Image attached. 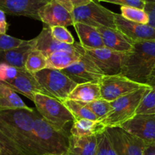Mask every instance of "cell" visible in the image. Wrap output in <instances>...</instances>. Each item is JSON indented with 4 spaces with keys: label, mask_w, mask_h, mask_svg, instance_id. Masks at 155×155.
<instances>
[{
    "label": "cell",
    "mask_w": 155,
    "mask_h": 155,
    "mask_svg": "<svg viewBox=\"0 0 155 155\" xmlns=\"http://www.w3.org/2000/svg\"><path fill=\"white\" fill-rule=\"evenodd\" d=\"M33 110H0V155H39Z\"/></svg>",
    "instance_id": "obj_1"
},
{
    "label": "cell",
    "mask_w": 155,
    "mask_h": 155,
    "mask_svg": "<svg viewBox=\"0 0 155 155\" xmlns=\"http://www.w3.org/2000/svg\"><path fill=\"white\" fill-rule=\"evenodd\" d=\"M155 69V41L133 42L124 53L120 75L142 84H148Z\"/></svg>",
    "instance_id": "obj_2"
},
{
    "label": "cell",
    "mask_w": 155,
    "mask_h": 155,
    "mask_svg": "<svg viewBox=\"0 0 155 155\" xmlns=\"http://www.w3.org/2000/svg\"><path fill=\"white\" fill-rule=\"evenodd\" d=\"M33 134L39 155L65 154L70 134L65 130H57L35 112Z\"/></svg>",
    "instance_id": "obj_3"
},
{
    "label": "cell",
    "mask_w": 155,
    "mask_h": 155,
    "mask_svg": "<svg viewBox=\"0 0 155 155\" xmlns=\"http://www.w3.org/2000/svg\"><path fill=\"white\" fill-rule=\"evenodd\" d=\"M152 86L139 89L126 96L111 101V110L105 118L101 121L106 128L121 127L125 123L133 119L136 115V110L145 94Z\"/></svg>",
    "instance_id": "obj_4"
},
{
    "label": "cell",
    "mask_w": 155,
    "mask_h": 155,
    "mask_svg": "<svg viewBox=\"0 0 155 155\" xmlns=\"http://www.w3.org/2000/svg\"><path fill=\"white\" fill-rule=\"evenodd\" d=\"M33 103L39 115L57 130H65L67 124L75 121V118L63 102L53 97L37 93Z\"/></svg>",
    "instance_id": "obj_5"
},
{
    "label": "cell",
    "mask_w": 155,
    "mask_h": 155,
    "mask_svg": "<svg viewBox=\"0 0 155 155\" xmlns=\"http://www.w3.org/2000/svg\"><path fill=\"white\" fill-rule=\"evenodd\" d=\"M34 77L45 95L62 102L68 99L70 94L77 86V83L59 70L45 68L35 74Z\"/></svg>",
    "instance_id": "obj_6"
},
{
    "label": "cell",
    "mask_w": 155,
    "mask_h": 155,
    "mask_svg": "<svg viewBox=\"0 0 155 155\" xmlns=\"http://www.w3.org/2000/svg\"><path fill=\"white\" fill-rule=\"evenodd\" d=\"M114 12L96 2L95 0L86 5L77 8L72 12L74 24L83 23L94 27H107L117 29Z\"/></svg>",
    "instance_id": "obj_7"
},
{
    "label": "cell",
    "mask_w": 155,
    "mask_h": 155,
    "mask_svg": "<svg viewBox=\"0 0 155 155\" xmlns=\"http://www.w3.org/2000/svg\"><path fill=\"white\" fill-rule=\"evenodd\" d=\"M106 133L118 155H146V143L122 127L107 128Z\"/></svg>",
    "instance_id": "obj_8"
},
{
    "label": "cell",
    "mask_w": 155,
    "mask_h": 155,
    "mask_svg": "<svg viewBox=\"0 0 155 155\" xmlns=\"http://www.w3.org/2000/svg\"><path fill=\"white\" fill-rule=\"evenodd\" d=\"M101 98L110 102L150 86L133 81L124 76H104L99 83Z\"/></svg>",
    "instance_id": "obj_9"
},
{
    "label": "cell",
    "mask_w": 155,
    "mask_h": 155,
    "mask_svg": "<svg viewBox=\"0 0 155 155\" xmlns=\"http://www.w3.org/2000/svg\"><path fill=\"white\" fill-rule=\"evenodd\" d=\"M61 71L77 85L88 83L99 84L104 76L102 71L86 52L81 56L78 61L61 70Z\"/></svg>",
    "instance_id": "obj_10"
},
{
    "label": "cell",
    "mask_w": 155,
    "mask_h": 155,
    "mask_svg": "<svg viewBox=\"0 0 155 155\" xmlns=\"http://www.w3.org/2000/svg\"><path fill=\"white\" fill-rule=\"evenodd\" d=\"M85 51L104 76L120 74L124 53L117 52L105 47L95 49L85 48Z\"/></svg>",
    "instance_id": "obj_11"
},
{
    "label": "cell",
    "mask_w": 155,
    "mask_h": 155,
    "mask_svg": "<svg viewBox=\"0 0 155 155\" xmlns=\"http://www.w3.org/2000/svg\"><path fill=\"white\" fill-rule=\"evenodd\" d=\"M121 127L142 139L147 145H155V114L136 115Z\"/></svg>",
    "instance_id": "obj_12"
},
{
    "label": "cell",
    "mask_w": 155,
    "mask_h": 155,
    "mask_svg": "<svg viewBox=\"0 0 155 155\" xmlns=\"http://www.w3.org/2000/svg\"><path fill=\"white\" fill-rule=\"evenodd\" d=\"M39 20L49 27L55 26L69 27L74 25L72 13L68 12L55 0H50L39 11Z\"/></svg>",
    "instance_id": "obj_13"
},
{
    "label": "cell",
    "mask_w": 155,
    "mask_h": 155,
    "mask_svg": "<svg viewBox=\"0 0 155 155\" xmlns=\"http://www.w3.org/2000/svg\"><path fill=\"white\" fill-rule=\"evenodd\" d=\"M50 0H0V10L13 16H24L40 21L39 11Z\"/></svg>",
    "instance_id": "obj_14"
},
{
    "label": "cell",
    "mask_w": 155,
    "mask_h": 155,
    "mask_svg": "<svg viewBox=\"0 0 155 155\" xmlns=\"http://www.w3.org/2000/svg\"><path fill=\"white\" fill-rule=\"evenodd\" d=\"M115 24L117 30L125 34L133 42L155 41V28L148 25L133 22L115 13Z\"/></svg>",
    "instance_id": "obj_15"
},
{
    "label": "cell",
    "mask_w": 155,
    "mask_h": 155,
    "mask_svg": "<svg viewBox=\"0 0 155 155\" xmlns=\"http://www.w3.org/2000/svg\"><path fill=\"white\" fill-rule=\"evenodd\" d=\"M32 40L34 49L42 51L46 57L57 51H76L83 48L80 43L68 45L58 42L51 36V28L46 25H44L40 33Z\"/></svg>",
    "instance_id": "obj_16"
},
{
    "label": "cell",
    "mask_w": 155,
    "mask_h": 155,
    "mask_svg": "<svg viewBox=\"0 0 155 155\" xmlns=\"http://www.w3.org/2000/svg\"><path fill=\"white\" fill-rule=\"evenodd\" d=\"M13 89L17 93L27 97L33 102L36 94H44L43 90L36 80L34 74H30L25 68L21 70L19 74L15 79L4 82Z\"/></svg>",
    "instance_id": "obj_17"
},
{
    "label": "cell",
    "mask_w": 155,
    "mask_h": 155,
    "mask_svg": "<svg viewBox=\"0 0 155 155\" xmlns=\"http://www.w3.org/2000/svg\"><path fill=\"white\" fill-rule=\"evenodd\" d=\"M97 30L102 37L105 48L121 53L128 52L133 48V41L117 29L98 27Z\"/></svg>",
    "instance_id": "obj_18"
},
{
    "label": "cell",
    "mask_w": 155,
    "mask_h": 155,
    "mask_svg": "<svg viewBox=\"0 0 155 155\" xmlns=\"http://www.w3.org/2000/svg\"><path fill=\"white\" fill-rule=\"evenodd\" d=\"M34 48L32 39L26 40L24 44L16 48L0 51V64L23 69L29 54Z\"/></svg>",
    "instance_id": "obj_19"
},
{
    "label": "cell",
    "mask_w": 155,
    "mask_h": 155,
    "mask_svg": "<svg viewBox=\"0 0 155 155\" xmlns=\"http://www.w3.org/2000/svg\"><path fill=\"white\" fill-rule=\"evenodd\" d=\"M80 39V43L86 49L104 48L102 37L96 27L83 23H76L74 25Z\"/></svg>",
    "instance_id": "obj_20"
},
{
    "label": "cell",
    "mask_w": 155,
    "mask_h": 155,
    "mask_svg": "<svg viewBox=\"0 0 155 155\" xmlns=\"http://www.w3.org/2000/svg\"><path fill=\"white\" fill-rule=\"evenodd\" d=\"M98 146L97 136L75 137L70 135L66 155H95Z\"/></svg>",
    "instance_id": "obj_21"
},
{
    "label": "cell",
    "mask_w": 155,
    "mask_h": 155,
    "mask_svg": "<svg viewBox=\"0 0 155 155\" xmlns=\"http://www.w3.org/2000/svg\"><path fill=\"white\" fill-rule=\"evenodd\" d=\"M33 110L24 102L13 89L4 82H0V110Z\"/></svg>",
    "instance_id": "obj_22"
},
{
    "label": "cell",
    "mask_w": 155,
    "mask_h": 155,
    "mask_svg": "<svg viewBox=\"0 0 155 155\" xmlns=\"http://www.w3.org/2000/svg\"><path fill=\"white\" fill-rule=\"evenodd\" d=\"M85 51L83 48L76 51H57L47 56V68L61 71L78 61Z\"/></svg>",
    "instance_id": "obj_23"
},
{
    "label": "cell",
    "mask_w": 155,
    "mask_h": 155,
    "mask_svg": "<svg viewBox=\"0 0 155 155\" xmlns=\"http://www.w3.org/2000/svg\"><path fill=\"white\" fill-rule=\"evenodd\" d=\"M101 98V88L98 83H88L78 84L70 94L68 99L89 103Z\"/></svg>",
    "instance_id": "obj_24"
},
{
    "label": "cell",
    "mask_w": 155,
    "mask_h": 155,
    "mask_svg": "<svg viewBox=\"0 0 155 155\" xmlns=\"http://www.w3.org/2000/svg\"><path fill=\"white\" fill-rule=\"evenodd\" d=\"M106 127L99 121L88 119L75 120L73 123L70 135L75 137L97 136L106 130Z\"/></svg>",
    "instance_id": "obj_25"
},
{
    "label": "cell",
    "mask_w": 155,
    "mask_h": 155,
    "mask_svg": "<svg viewBox=\"0 0 155 155\" xmlns=\"http://www.w3.org/2000/svg\"><path fill=\"white\" fill-rule=\"evenodd\" d=\"M63 104L71 111L74 117L75 118V120L88 119L98 121L96 116L86 105V103L75 101V100L67 99L63 101Z\"/></svg>",
    "instance_id": "obj_26"
},
{
    "label": "cell",
    "mask_w": 155,
    "mask_h": 155,
    "mask_svg": "<svg viewBox=\"0 0 155 155\" xmlns=\"http://www.w3.org/2000/svg\"><path fill=\"white\" fill-rule=\"evenodd\" d=\"M48 67L47 57L42 52L33 48L29 54L24 68L30 74H35Z\"/></svg>",
    "instance_id": "obj_27"
},
{
    "label": "cell",
    "mask_w": 155,
    "mask_h": 155,
    "mask_svg": "<svg viewBox=\"0 0 155 155\" xmlns=\"http://www.w3.org/2000/svg\"><path fill=\"white\" fill-rule=\"evenodd\" d=\"M120 12L122 17L130 21L142 24H148L149 23V17L145 9L120 6Z\"/></svg>",
    "instance_id": "obj_28"
},
{
    "label": "cell",
    "mask_w": 155,
    "mask_h": 155,
    "mask_svg": "<svg viewBox=\"0 0 155 155\" xmlns=\"http://www.w3.org/2000/svg\"><path fill=\"white\" fill-rule=\"evenodd\" d=\"M86 105L96 116L99 122L102 121L111 110V104L110 101H106L102 98L92 102L86 103Z\"/></svg>",
    "instance_id": "obj_29"
},
{
    "label": "cell",
    "mask_w": 155,
    "mask_h": 155,
    "mask_svg": "<svg viewBox=\"0 0 155 155\" xmlns=\"http://www.w3.org/2000/svg\"><path fill=\"white\" fill-rule=\"evenodd\" d=\"M139 114H155V88L153 86L143 97L136 110V115Z\"/></svg>",
    "instance_id": "obj_30"
},
{
    "label": "cell",
    "mask_w": 155,
    "mask_h": 155,
    "mask_svg": "<svg viewBox=\"0 0 155 155\" xmlns=\"http://www.w3.org/2000/svg\"><path fill=\"white\" fill-rule=\"evenodd\" d=\"M50 28H51V36L58 42L68 44V45H73L75 43L74 36L67 29V27H61V26H55V27H50Z\"/></svg>",
    "instance_id": "obj_31"
},
{
    "label": "cell",
    "mask_w": 155,
    "mask_h": 155,
    "mask_svg": "<svg viewBox=\"0 0 155 155\" xmlns=\"http://www.w3.org/2000/svg\"><path fill=\"white\" fill-rule=\"evenodd\" d=\"M21 70L6 64H0V82H7L13 80L18 77Z\"/></svg>",
    "instance_id": "obj_32"
},
{
    "label": "cell",
    "mask_w": 155,
    "mask_h": 155,
    "mask_svg": "<svg viewBox=\"0 0 155 155\" xmlns=\"http://www.w3.org/2000/svg\"><path fill=\"white\" fill-rule=\"evenodd\" d=\"M25 41L7 34H0V51L16 48L24 44Z\"/></svg>",
    "instance_id": "obj_33"
},
{
    "label": "cell",
    "mask_w": 155,
    "mask_h": 155,
    "mask_svg": "<svg viewBox=\"0 0 155 155\" xmlns=\"http://www.w3.org/2000/svg\"><path fill=\"white\" fill-rule=\"evenodd\" d=\"M97 138H98V146H97L95 155H110L109 148H110V142L106 133V130L97 135Z\"/></svg>",
    "instance_id": "obj_34"
},
{
    "label": "cell",
    "mask_w": 155,
    "mask_h": 155,
    "mask_svg": "<svg viewBox=\"0 0 155 155\" xmlns=\"http://www.w3.org/2000/svg\"><path fill=\"white\" fill-rule=\"evenodd\" d=\"M55 1L61 5L68 12L72 13L74 9L86 5L93 0H55Z\"/></svg>",
    "instance_id": "obj_35"
},
{
    "label": "cell",
    "mask_w": 155,
    "mask_h": 155,
    "mask_svg": "<svg viewBox=\"0 0 155 155\" xmlns=\"http://www.w3.org/2000/svg\"><path fill=\"white\" fill-rule=\"evenodd\" d=\"M108 2L119 5L120 6H128V7L145 9L146 0H109Z\"/></svg>",
    "instance_id": "obj_36"
},
{
    "label": "cell",
    "mask_w": 155,
    "mask_h": 155,
    "mask_svg": "<svg viewBox=\"0 0 155 155\" xmlns=\"http://www.w3.org/2000/svg\"><path fill=\"white\" fill-rule=\"evenodd\" d=\"M145 11L149 17L148 25L155 28V0H146Z\"/></svg>",
    "instance_id": "obj_37"
},
{
    "label": "cell",
    "mask_w": 155,
    "mask_h": 155,
    "mask_svg": "<svg viewBox=\"0 0 155 155\" xmlns=\"http://www.w3.org/2000/svg\"><path fill=\"white\" fill-rule=\"evenodd\" d=\"M8 29V24L6 21L5 13L0 10V34H6Z\"/></svg>",
    "instance_id": "obj_38"
},
{
    "label": "cell",
    "mask_w": 155,
    "mask_h": 155,
    "mask_svg": "<svg viewBox=\"0 0 155 155\" xmlns=\"http://www.w3.org/2000/svg\"><path fill=\"white\" fill-rule=\"evenodd\" d=\"M146 155H155V145H148L146 149Z\"/></svg>",
    "instance_id": "obj_39"
},
{
    "label": "cell",
    "mask_w": 155,
    "mask_h": 155,
    "mask_svg": "<svg viewBox=\"0 0 155 155\" xmlns=\"http://www.w3.org/2000/svg\"><path fill=\"white\" fill-rule=\"evenodd\" d=\"M148 85H150L151 86H153V87H155V69L153 72L152 75H151V79L149 80V83H148Z\"/></svg>",
    "instance_id": "obj_40"
},
{
    "label": "cell",
    "mask_w": 155,
    "mask_h": 155,
    "mask_svg": "<svg viewBox=\"0 0 155 155\" xmlns=\"http://www.w3.org/2000/svg\"><path fill=\"white\" fill-rule=\"evenodd\" d=\"M98 1H100V2H108L109 0H98Z\"/></svg>",
    "instance_id": "obj_41"
},
{
    "label": "cell",
    "mask_w": 155,
    "mask_h": 155,
    "mask_svg": "<svg viewBox=\"0 0 155 155\" xmlns=\"http://www.w3.org/2000/svg\"><path fill=\"white\" fill-rule=\"evenodd\" d=\"M47 155H66V154H47Z\"/></svg>",
    "instance_id": "obj_42"
},
{
    "label": "cell",
    "mask_w": 155,
    "mask_h": 155,
    "mask_svg": "<svg viewBox=\"0 0 155 155\" xmlns=\"http://www.w3.org/2000/svg\"><path fill=\"white\" fill-rule=\"evenodd\" d=\"M154 88H155V87H154Z\"/></svg>",
    "instance_id": "obj_43"
}]
</instances>
